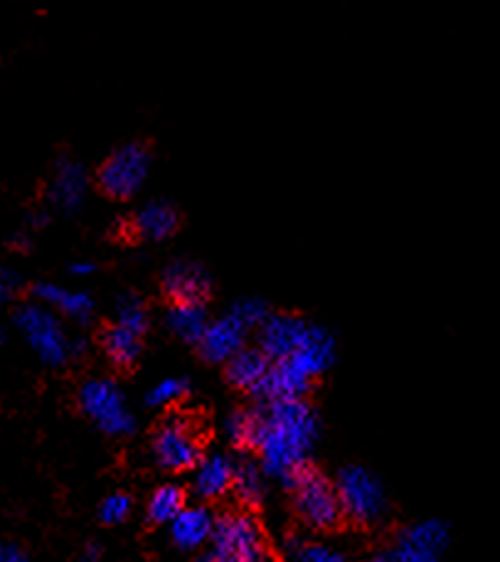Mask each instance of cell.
I'll return each mask as SVG.
<instances>
[{"label": "cell", "instance_id": "29", "mask_svg": "<svg viewBox=\"0 0 500 562\" xmlns=\"http://www.w3.org/2000/svg\"><path fill=\"white\" fill-rule=\"evenodd\" d=\"M132 508H134L132 496L112 494V496H106L102 501V506H99V518H102L106 526H116V524H122V520L128 518Z\"/></svg>", "mask_w": 500, "mask_h": 562}, {"label": "cell", "instance_id": "27", "mask_svg": "<svg viewBox=\"0 0 500 562\" xmlns=\"http://www.w3.org/2000/svg\"><path fill=\"white\" fill-rule=\"evenodd\" d=\"M188 395V380L185 378H163L146 393L148 407H170L178 405L180 400Z\"/></svg>", "mask_w": 500, "mask_h": 562}, {"label": "cell", "instance_id": "9", "mask_svg": "<svg viewBox=\"0 0 500 562\" xmlns=\"http://www.w3.org/2000/svg\"><path fill=\"white\" fill-rule=\"evenodd\" d=\"M89 186H92V180H89L84 164H79L77 158L63 154L55 160L53 173H49L47 180V207H53L59 215H75L77 210L84 205Z\"/></svg>", "mask_w": 500, "mask_h": 562}, {"label": "cell", "instance_id": "25", "mask_svg": "<svg viewBox=\"0 0 500 562\" xmlns=\"http://www.w3.org/2000/svg\"><path fill=\"white\" fill-rule=\"evenodd\" d=\"M259 425H262V413L257 409H235L232 415L225 419V435L239 449L257 447L259 437Z\"/></svg>", "mask_w": 500, "mask_h": 562}, {"label": "cell", "instance_id": "14", "mask_svg": "<svg viewBox=\"0 0 500 562\" xmlns=\"http://www.w3.org/2000/svg\"><path fill=\"white\" fill-rule=\"evenodd\" d=\"M33 296L39 304H45L55 311V314L65 316L67 321H75L79 326L92 324L94 318V299L87 294V291H75L65 289L57 284H49V281H37L33 286Z\"/></svg>", "mask_w": 500, "mask_h": 562}, {"label": "cell", "instance_id": "21", "mask_svg": "<svg viewBox=\"0 0 500 562\" xmlns=\"http://www.w3.org/2000/svg\"><path fill=\"white\" fill-rule=\"evenodd\" d=\"M282 550L286 562H348L343 550L298 533L286 536Z\"/></svg>", "mask_w": 500, "mask_h": 562}, {"label": "cell", "instance_id": "6", "mask_svg": "<svg viewBox=\"0 0 500 562\" xmlns=\"http://www.w3.org/2000/svg\"><path fill=\"white\" fill-rule=\"evenodd\" d=\"M79 409L109 437L134 435L136 419L128 413L126 397L114 380L89 378L79 387Z\"/></svg>", "mask_w": 500, "mask_h": 562}, {"label": "cell", "instance_id": "1", "mask_svg": "<svg viewBox=\"0 0 500 562\" xmlns=\"http://www.w3.org/2000/svg\"><path fill=\"white\" fill-rule=\"evenodd\" d=\"M262 425H259L257 451L259 461L282 484L292 486L304 469H308V457L321 435V419L306 400L294 403H269L259 407Z\"/></svg>", "mask_w": 500, "mask_h": 562}, {"label": "cell", "instance_id": "11", "mask_svg": "<svg viewBox=\"0 0 500 562\" xmlns=\"http://www.w3.org/2000/svg\"><path fill=\"white\" fill-rule=\"evenodd\" d=\"M161 289L170 304H205L213 289L207 269L193 259H173L161 274Z\"/></svg>", "mask_w": 500, "mask_h": 562}, {"label": "cell", "instance_id": "12", "mask_svg": "<svg viewBox=\"0 0 500 562\" xmlns=\"http://www.w3.org/2000/svg\"><path fill=\"white\" fill-rule=\"evenodd\" d=\"M249 328L242 318H239L232 308L227 311L225 316L215 318L213 324L207 326L203 340L197 344L200 356H203L207 363H229L239 350L247 348L245 340L249 336Z\"/></svg>", "mask_w": 500, "mask_h": 562}, {"label": "cell", "instance_id": "13", "mask_svg": "<svg viewBox=\"0 0 500 562\" xmlns=\"http://www.w3.org/2000/svg\"><path fill=\"white\" fill-rule=\"evenodd\" d=\"M314 378L306 370L298 368L294 360H279L269 370L262 387L257 390V397L264 405L269 403H294V400H304L311 393Z\"/></svg>", "mask_w": 500, "mask_h": 562}, {"label": "cell", "instance_id": "36", "mask_svg": "<svg viewBox=\"0 0 500 562\" xmlns=\"http://www.w3.org/2000/svg\"><path fill=\"white\" fill-rule=\"evenodd\" d=\"M99 560H102V550H99V546H94V543H89L84 548L82 558H79V562H99Z\"/></svg>", "mask_w": 500, "mask_h": 562}, {"label": "cell", "instance_id": "5", "mask_svg": "<svg viewBox=\"0 0 500 562\" xmlns=\"http://www.w3.org/2000/svg\"><path fill=\"white\" fill-rule=\"evenodd\" d=\"M294 508L298 518L314 530H333L343 520V504H340L336 481L326 479L321 471L304 469L292 484Z\"/></svg>", "mask_w": 500, "mask_h": 562}, {"label": "cell", "instance_id": "17", "mask_svg": "<svg viewBox=\"0 0 500 562\" xmlns=\"http://www.w3.org/2000/svg\"><path fill=\"white\" fill-rule=\"evenodd\" d=\"M217 520L205 506H185L170 524V540L180 550H197L213 540Z\"/></svg>", "mask_w": 500, "mask_h": 562}, {"label": "cell", "instance_id": "37", "mask_svg": "<svg viewBox=\"0 0 500 562\" xmlns=\"http://www.w3.org/2000/svg\"><path fill=\"white\" fill-rule=\"evenodd\" d=\"M363 562H397V560H395V553L393 555H389V553H375V555L365 558Z\"/></svg>", "mask_w": 500, "mask_h": 562}, {"label": "cell", "instance_id": "23", "mask_svg": "<svg viewBox=\"0 0 500 562\" xmlns=\"http://www.w3.org/2000/svg\"><path fill=\"white\" fill-rule=\"evenodd\" d=\"M399 546L439 555L448 546V526L444 520H422V524L405 530L402 538H399Z\"/></svg>", "mask_w": 500, "mask_h": 562}, {"label": "cell", "instance_id": "3", "mask_svg": "<svg viewBox=\"0 0 500 562\" xmlns=\"http://www.w3.org/2000/svg\"><path fill=\"white\" fill-rule=\"evenodd\" d=\"M197 562H269L262 526L242 510L217 518L213 546Z\"/></svg>", "mask_w": 500, "mask_h": 562}, {"label": "cell", "instance_id": "34", "mask_svg": "<svg viewBox=\"0 0 500 562\" xmlns=\"http://www.w3.org/2000/svg\"><path fill=\"white\" fill-rule=\"evenodd\" d=\"M8 245L13 249H20V252H25V249L33 247V235H30V229H18L15 235H10Z\"/></svg>", "mask_w": 500, "mask_h": 562}, {"label": "cell", "instance_id": "7", "mask_svg": "<svg viewBox=\"0 0 500 562\" xmlns=\"http://www.w3.org/2000/svg\"><path fill=\"white\" fill-rule=\"evenodd\" d=\"M343 514L360 526H373L387 510V496L379 479L365 467H345L336 479Z\"/></svg>", "mask_w": 500, "mask_h": 562}, {"label": "cell", "instance_id": "20", "mask_svg": "<svg viewBox=\"0 0 500 562\" xmlns=\"http://www.w3.org/2000/svg\"><path fill=\"white\" fill-rule=\"evenodd\" d=\"M99 346H102L109 363L122 370L134 368L138 363V358H141V348H144L141 336L118 324H112L102 330Z\"/></svg>", "mask_w": 500, "mask_h": 562}, {"label": "cell", "instance_id": "24", "mask_svg": "<svg viewBox=\"0 0 500 562\" xmlns=\"http://www.w3.org/2000/svg\"><path fill=\"white\" fill-rule=\"evenodd\" d=\"M185 491L178 484H166L154 491V496L148 498V520L151 524H173L180 516V510L185 508Z\"/></svg>", "mask_w": 500, "mask_h": 562}, {"label": "cell", "instance_id": "22", "mask_svg": "<svg viewBox=\"0 0 500 562\" xmlns=\"http://www.w3.org/2000/svg\"><path fill=\"white\" fill-rule=\"evenodd\" d=\"M266 488V471L262 461L254 459H239L235 464V496L247 506H254L262 501Z\"/></svg>", "mask_w": 500, "mask_h": 562}, {"label": "cell", "instance_id": "18", "mask_svg": "<svg viewBox=\"0 0 500 562\" xmlns=\"http://www.w3.org/2000/svg\"><path fill=\"white\" fill-rule=\"evenodd\" d=\"M272 366V358L262 348H242L229 363H225V373L229 385L257 395V390L262 387Z\"/></svg>", "mask_w": 500, "mask_h": 562}, {"label": "cell", "instance_id": "15", "mask_svg": "<svg viewBox=\"0 0 500 562\" xmlns=\"http://www.w3.org/2000/svg\"><path fill=\"white\" fill-rule=\"evenodd\" d=\"M132 235L146 243H163V239L173 237L180 227L178 207L168 200H151L138 213L128 220Z\"/></svg>", "mask_w": 500, "mask_h": 562}, {"label": "cell", "instance_id": "8", "mask_svg": "<svg viewBox=\"0 0 500 562\" xmlns=\"http://www.w3.org/2000/svg\"><path fill=\"white\" fill-rule=\"evenodd\" d=\"M154 457L166 471L195 469L203 459V441L193 422L180 415L166 417L154 435Z\"/></svg>", "mask_w": 500, "mask_h": 562}, {"label": "cell", "instance_id": "16", "mask_svg": "<svg viewBox=\"0 0 500 562\" xmlns=\"http://www.w3.org/2000/svg\"><path fill=\"white\" fill-rule=\"evenodd\" d=\"M235 464L225 454H207L200 459L193 476V491L203 501H217L235 486Z\"/></svg>", "mask_w": 500, "mask_h": 562}, {"label": "cell", "instance_id": "35", "mask_svg": "<svg viewBox=\"0 0 500 562\" xmlns=\"http://www.w3.org/2000/svg\"><path fill=\"white\" fill-rule=\"evenodd\" d=\"M96 272V265L94 262H72L69 265V274L72 277H79V279H84V277H92Z\"/></svg>", "mask_w": 500, "mask_h": 562}, {"label": "cell", "instance_id": "26", "mask_svg": "<svg viewBox=\"0 0 500 562\" xmlns=\"http://www.w3.org/2000/svg\"><path fill=\"white\" fill-rule=\"evenodd\" d=\"M114 324L134 330L138 336H144L148 328V311H146L144 299L136 294L118 296L114 306Z\"/></svg>", "mask_w": 500, "mask_h": 562}, {"label": "cell", "instance_id": "32", "mask_svg": "<svg viewBox=\"0 0 500 562\" xmlns=\"http://www.w3.org/2000/svg\"><path fill=\"white\" fill-rule=\"evenodd\" d=\"M49 210H43V207H37V210H33V213L27 215V220H25V227L27 229H43V227H47L49 225Z\"/></svg>", "mask_w": 500, "mask_h": 562}, {"label": "cell", "instance_id": "10", "mask_svg": "<svg viewBox=\"0 0 500 562\" xmlns=\"http://www.w3.org/2000/svg\"><path fill=\"white\" fill-rule=\"evenodd\" d=\"M316 324L296 314H272L259 328V348L272 358V363L296 356L311 338Z\"/></svg>", "mask_w": 500, "mask_h": 562}, {"label": "cell", "instance_id": "19", "mask_svg": "<svg viewBox=\"0 0 500 562\" xmlns=\"http://www.w3.org/2000/svg\"><path fill=\"white\" fill-rule=\"evenodd\" d=\"M213 324L205 304H170L166 311V326L183 344H200L207 326Z\"/></svg>", "mask_w": 500, "mask_h": 562}, {"label": "cell", "instance_id": "4", "mask_svg": "<svg viewBox=\"0 0 500 562\" xmlns=\"http://www.w3.org/2000/svg\"><path fill=\"white\" fill-rule=\"evenodd\" d=\"M151 170V150L141 140L114 148L96 168V188L112 200H132Z\"/></svg>", "mask_w": 500, "mask_h": 562}, {"label": "cell", "instance_id": "30", "mask_svg": "<svg viewBox=\"0 0 500 562\" xmlns=\"http://www.w3.org/2000/svg\"><path fill=\"white\" fill-rule=\"evenodd\" d=\"M20 291H23V277H20L15 269L3 267V272H0V299L10 304V301H15L20 296Z\"/></svg>", "mask_w": 500, "mask_h": 562}, {"label": "cell", "instance_id": "28", "mask_svg": "<svg viewBox=\"0 0 500 562\" xmlns=\"http://www.w3.org/2000/svg\"><path fill=\"white\" fill-rule=\"evenodd\" d=\"M232 311L235 314L245 321V324L249 326V328H262L264 324H266V318L272 316L269 314V306H266V301H262V299H257V296H247V299H239V301H235L232 304Z\"/></svg>", "mask_w": 500, "mask_h": 562}, {"label": "cell", "instance_id": "31", "mask_svg": "<svg viewBox=\"0 0 500 562\" xmlns=\"http://www.w3.org/2000/svg\"><path fill=\"white\" fill-rule=\"evenodd\" d=\"M395 560L397 562H439L436 555L422 553V550H414V548H407V546H397Z\"/></svg>", "mask_w": 500, "mask_h": 562}, {"label": "cell", "instance_id": "33", "mask_svg": "<svg viewBox=\"0 0 500 562\" xmlns=\"http://www.w3.org/2000/svg\"><path fill=\"white\" fill-rule=\"evenodd\" d=\"M0 562H33V560H30L18 546L5 543L0 548Z\"/></svg>", "mask_w": 500, "mask_h": 562}, {"label": "cell", "instance_id": "2", "mask_svg": "<svg viewBox=\"0 0 500 562\" xmlns=\"http://www.w3.org/2000/svg\"><path fill=\"white\" fill-rule=\"evenodd\" d=\"M13 324L20 330V336L25 338V344L35 350V356L49 368H63L72 358L84 356L87 340L69 338L59 314L39 304V301L18 306Z\"/></svg>", "mask_w": 500, "mask_h": 562}]
</instances>
